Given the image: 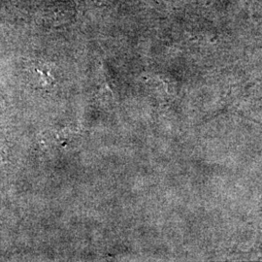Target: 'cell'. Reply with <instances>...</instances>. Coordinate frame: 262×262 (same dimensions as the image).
<instances>
[{
	"label": "cell",
	"instance_id": "7a4b0ae2",
	"mask_svg": "<svg viewBox=\"0 0 262 262\" xmlns=\"http://www.w3.org/2000/svg\"><path fill=\"white\" fill-rule=\"evenodd\" d=\"M0 111H1V103H0Z\"/></svg>",
	"mask_w": 262,
	"mask_h": 262
},
{
	"label": "cell",
	"instance_id": "6da1fadb",
	"mask_svg": "<svg viewBox=\"0 0 262 262\" xmlns=\"http://www.w3.org/2000/svg\"><path fill=\"white\" fill-rule=\"evenodd\" d=\"M5 158H6V154H5L3 149L0 147V164L5 161Z\"/></svg>",
	"mask_w": 262,
	"mask_h": 262
}]
</instances>
